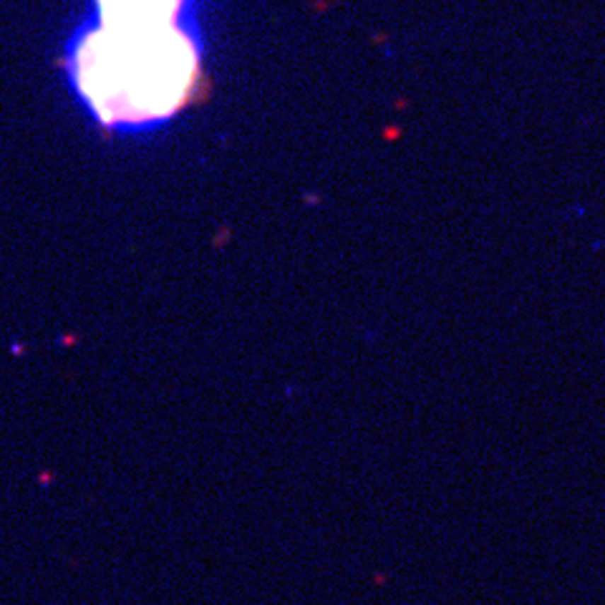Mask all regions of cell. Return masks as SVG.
<instances>
[{"instance_id":"1","label":"cell","mask_w":605,"mask_h":605,"mask_svg":"<svg viewBox=\"0 0 605 605\" xmlns=\"http://www.w3.org/2000/svg\"><path fill=\"white\" fill-rule=\"evenodd\" d=\"M71 93L111 134H146L179 116L204 74L200 23L121 25L86 16L64 48Z\"/></svg>"},{"instance_id":"2","label":"cell","mask_w":605,"mask_h":605,"mask_svg":"<svg viewBox=\"0 0 605 605\" xmlns=\"http://www.w3.org/2000/svg\"><path fill=\"white\" fill-rule=\"evenodd\" d=\"M88 16L121 25L197 23V0H91Z\"/></svg>"}]
</instances>
